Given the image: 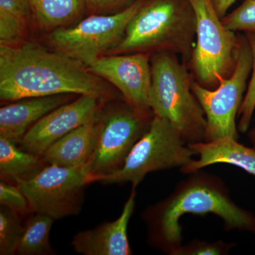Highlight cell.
<instances>
[{
  "mask_svg": "<svg viewBox=\"0 0 255 255\" xmlns=\"http://www.w3.org/2000/svg\"><path fill=\"white\" fill-rule=\"evenodd\" d=\"M110 94L100 78L67 55L35 43L0 46V98L14 102L28 97Z\"/></svg>",
  "mask_w": 255,
  "mask_h": 255,
  "instance_id": "cell-1",
  "label": "cell"
},
{
  "mask_svg": "<svg viewBox=\"0 0 255 255\" xmlns=\"http://www.w3.org/2000/svg\"><path fill=\"white\" fill-rule=\"evenodd\" d=\"M178 184L167 199L145 214L151 240L169 255L182 246L179 220L184 214H216L228 230L255 233V216L236 205L219 178L198 172Z\"/></svg>",
  "mask_w": 255,
  "mask_h": 255,
  "instance_id": "cell-2",
  "label": "cell"
},
{
  "mask_svg": "<svg viewBox=\"0 0 255 255\" xmlns=\"http://www.w3.org/2000/svg\"><path fill=\"white\" fill-rule=\"evenodd\" d=\"M196 21L188 0H151L142 5L128 25L113 54L169 51L190 60Z\"/></svg>",
  "mask_w": 255,
  "mask_h": 255,
  "instance_id": "cell-3",
  "label": "cell"
},
{
  "mask_svg": "<svg viewBox=\"0 0 255 255\" xmlns=\"http://www.w3.org/2000/svg\"><path fill=\"white\" fill-rule=\"evenodd\" d=\"M152 82L149 107L167 119L187 144L205 141L206 120L193 93L192 80L175 53L157 52L151 58Z\"/></svg>",
  "mask_w": 255,
  "mask_h": 255,
  "instance_id": "cell-4",
  "label": "cell"
},
{
  "mask_svg": "<svg viewBox=\"0 0 255 255\" xmlns=\"http://www.w3.org/2000/svg\"><path fill=\"white\" fill-rule=\"evenodd\" d=\"M195 152L167 119L154 115L148 129L130 150L122 167L97 182L105 184L131 183L132 187L155 171L182 167L194 161Z\"/></svg>",
  "mask_w": 255,
  "mask_h": 255,
  "instance_id": "cell-5",
  "label": "cell"
},
{
  "mask_svg": "<svg viewBox=\"0 0 255 255\" xmlns=\"http://www.w3.org/2000/svg\"><path fill=\"white\" fill-rule=\"evenodd\" d=\"M188 1L196 21V43L191 55V68L198 83L215 89L234 70L239 36L225 26L212 0Z\"/></svg>",
  "mask_w": 255,
  "mask_h": 255,
  "instance_id": "cell-6",
  "label": "cell"
},
{
  "mask_svg": "<svg viewBox=\"0 0 255 255\" xmlns=\"http://www.w3.org/2000/svg\"><path fill=\"white\" fill-rule=\"evenodd\" d=\"M253 69V55L246 36H239L237 60L233 73L209 89L192 82L191 89L205 114V141L239 138L236 117L245 97Z\"/></svg>",
  "mask_w": 255,
  "mask_h": 255,
  "instance_id": "cell-7",
  "label": "cell"
},
{
  "mask_svg": "<svg viewBox=\"0 0 255 255\" xmlns=\"http://www.w3.org/2000/svg\"><path fill=\"white\" fill-rule=\"evenodd\" d=\"M153 116L152 111L137 110L127 102L102 109L97 146L86 164L92 182L122 167L133 146L148 129Z\"/></svg>",
  "mask_w": 255,
  "mask_h": 255,
  "instance_id": "cell-8",
  "label": "cell"
},
{
  "mask_svg": "<svg viewBox=\"0 0 255 255\" xmlns=\"http://www.w3.org/2000/svg\"><path fill=\"white\" fill-rule=\"evenodd\" d=\"M92 183L86 165L66 167L48 164L34 175L17 179L15 184L26 196L35 214L48 215L55 220L78 214L84 191Z\"/></svg>",
  "mask_w": 255,
  "mask_h": 255,
  "instance_id": "cell-9",
  "label": "cell"
},
{
  "mask_svg": "<svg viewBox=\"0 0 255 255\" xmlns=\"http://www.w3.org/2000/svg\"><path fill=\"white\" fill-rule=\"evenodd\" d=\"M143 4L142 0H137L115 14L92 15L72 27L50 32L48 41L55 51L87 66L118 44L132 16Z\"/></svg>",
  "mask_w": 255,
  "mask_h": 255,
  "instance_id": "cell-10",
  "label": "cell"
},
{
  "mask_svg": "<svg viewBox=\"0 0 255 255\" xmlns=\"http://www.w3.org/2000/svg\"><path fill=\"white\" fill-rule=\"evenodd\" d=\"M87 67L99 78L117 87L129 105L139 110L151 111L149 107L152 82L150 53L102 55Z\"/></svg>",
  "mask_w": 255,
  "mask_h": 255,
  "instance_id": "cell-11",
  "label": "cell"
},
{
  "mask_svg": "<svg viewBox=\"0 0 255 255\" xmlns=\"http://www.w3.org/2000/svg\"><path fill=\"white\" fill-rule=\"evenodd\" d=\"M103 100L80 95L50 112L35 124L20 142L21 148L42 156L52 144L84 124L98 118Z\"/></svg>",
  "mask_w": 255,
  "mask_h": 255,
  "instance_id": "cell-12",
  "label": "cell"
},
{
  "mask_svg": "<svg viewBox=\"0 0 255 255\" xmlns=\"http://www.w3.org/2000/svg\"><path fill=\"white\" fill-rule=\"evenodd\" d=\"M135 205V188L132 187L118 219L75 235L71 243L74 250L84 255H132L128 238V226Z\"/></svg>",
  "mask_w": 255,
  "mask_h": 255,
  "instance_id": "cell-13",
  "label": "cell"
},
{
  "mask_svg": "<svg viewBox=\"0 0 255 255\" xmlns=\"http://www.w3.org/2000/svg\"><path fill=\"white\" fill-rule=\"evenodd\" d=\"M68 100L69 95L28 97L4 106L0 109V137L20 144L35 124Z\"/></svg>",
  "mask_w": 255,
  "mask_h": 255,
  "instance_id": "cell-14",
  "label": "cell"
},
{
  "mask_svg": "<svg viewBox=\"0 0 255 255\" xmlns=\"http://www.w3.org/2000/svg\"><path fill=\"white\" fill-rule=\"evenodd\" d=\"M99 117L74 129L52 144L42 155L45 162L66 167L86 165L97 146Z\"/></svg>",
  "mask_w": 255,
  "mask_h": 255,
  "instance_id": "cell-15",
  "label": "cell"
},
{
  "mask_svg": "<svg viewBox=\"0 0 255 255\" xmlns=\"http://www.w3.org/2000/svg\"><path fill=\"white\" fill-rule=\"evenodd\" d=\"M188 145L199 158L181 168L184 173H194L211 164L223 163L236 166L255 176V149L246 147L238 140L224 138Z\"/></svg>",
  "mask_w": 255,
  "mask_h": 255,
  "instance_id": "cell-16",
  "label": "cell"
},
{
  "mask_svg": "<svg viewBox=\"0 0 255 255\" xmlns=\"http://www.w3.org/2000/svg\"><path fill=\"white\" fill-rule=\"evenodd\" d=\"M30 2L38 26L50 32L73 22L87 7L85 0H30Z\"/></svg>",
  "mask_w": 255,
  "mask_h": 255,
  "instance_id": "cell-17",
  "label": "cell"
},
{
  "mask_svg": "<svg viewBox=\"0 0 255 255\" xmlns=\"http://www.w3.org/2000/svg\"><path fill=\"white\" fill-rule=\"evenodd\" d=\"M46 163L42 156L20 148L16 142L0 137L1 179H11L15 182L17 179H26L39 172Z\"/></svg>",
  "mask_w": 255,
  "mask_h": 255,
  "instance_id": "cell-18",
  "label": "cell"
},
{
  "mask_svg": "<svg viewBox=\"0 0 255 255\" xmlns=\"http://www.w3.org/2000/svg\"><path fill=\"white\" fill-rule=\"evenodd\" d=\"M31 14L30 0H0V46L21 44Z\"/></svg>",
  "mask_w": 255,
  "mask_h": 255,
  "instance_id": "cell-19",
  "label": "cell"
},
{
  "mask_svg": "<svg viewBox=\"0 0 255 255\" xmlns=\"http://www.w3.org/2000/svg\"><path fill=\"white\" fill-rule=\"evenodd\" d=\"M55 219L48 215L36 214L23 225L15 254L53 255L49 236Z\"/></svg>",
  "mask_w": 255,
  "mask_h": 255,
  "instance_id": "cell-20",
  "label": "cell"
},
{
  "mask_svg": "<svg viewBox=\"0 0 255 255\" xmlns=\"http://www.w3.org/2000/svg\"><path fill=\"white\" fill-rule=\"evenodd\" d=\"M23 226L20 214L6 206H1L0 209V255L15 254Z\"/></svg>",
  "mask_w": 255,
  "mask_h": 255,
  "instance_id": "cell-21",
  "label": "cell"
},
{
  "mask_svg": "<svg viewBox=\"0 0 255 255\" xmlns=\"http://www.w3.org/2000/svg\"><path fill=\"white\" fill-rule=\"evenodd\" d=\"M246 36L253 55V69L251 80L238 115L240 117L238 130L243 133L248 131L255 110V31L246 32Z\"/></svg>",
  "mask_w": 255,
  "mask_h": 255,
  "instance_id": "cell-22",
  "label": "cell"
},
{
  "mask_svg": "<svg viewBox=\"0 0 255 255\" xmlns=\"http://www.w3.org/2000/svg\"><path fill=\"white\" fill-rule=\"evenodd\" d=\"M222 21L231 31H255V0H245L233 12L223 16Z\"/></svg>",
  "mask_w": 255,
  "mask_h": 255,
  "instance_id": "cell-23",
  "label": "cell"
},
{
  "mask_svg": "<svg viewBox=\"0 0 255 255\" xmlns=\"http://www.w3.org/2000/svg\"><path fill=\"white\" fill-rule=\"evenodd\" d=\"M0 204L14 210L18 214L31 212V208L26 196L18 186L1 179L0 182Z\"/></svg>",
  "mask_w": 255,
  "mask_h": 255,
  "instance_id": "cell-24",
  "label": "cell"
},
{
  "mask_svg": "<svg viewBox=\"0 0 255 255\" xmlns=\"http://www.w3.org/2000/svg\"><path fill=\"white\" fill-rule=\"evenodd\" d=\"M231 244L223 241H191L184 246H181L173 255H221L228 254Z\"/></svg>",
  "mask_w": 255,
  "mask_h": 255,
  "instance_id": "cell-25",
  "label": "cell"
},
{
  "mask_svg": "<svg viewBox=\"0 0 255 255\" xmlns=\"http://www.w3.org/2000/svg\"><path fill=\"white\" fill-rule=\"evenodd\" d=\"M87 8L95 11H108L119 9L133 0H85Z\"/></svg>",
  "mask_w": 255,
  "mask_h": 255,
  "instance_id": "cell-26",
  "label": "cell"
},
{
  "mask_svg": "<svg viewBox=\"0 0 255 255\" xmlns=\"http://www.w3.org/2000/svg\"><path fill=\"white\" fill-rule=\"evenodd\" d=\"M237 0H212L213 4L218 14L222 18L226 16L228 10Z\"/></svg>",
  "mask_w": 255,
  "mask_h": 255,
  "instance_id": "cell-27",
  "label": "cell"
},
{
  "mask_svg": "<svg viewBox=\"0 0 255 255\" xmlns=\"http://www.w3.org/2000/svg\"><path fill=\"white\" fill-rule=\"evenodd\" d=\"M248 136H249L250 140H251L252 143L253 144L255 148V128L250 131L249 134H248Z\"/></svg>",
  "mask_w": 255,
  "mask_h": 255,
  "instance_id": "cell-28",
  "label": "cell"
}]
</instances>
